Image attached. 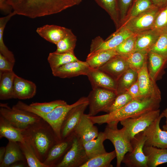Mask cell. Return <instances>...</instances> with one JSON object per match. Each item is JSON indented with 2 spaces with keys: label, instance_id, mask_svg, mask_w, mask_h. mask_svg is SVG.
<instances>
[{
  "label": "cell",
  "instance_id": "cell-1",
  "mask_svg": "<svg viewBox=\"0 0 167 167\" xmlns=\"http://www.w3.org/2000/svg\"><path fill=\"white\" fill-rule=\"evenodd\" d=\"M21 131L24 141L42 163L51 148L60 141L51 126L42 118Z\"/></svg>",
  "mask_w": 167,
  "mask_h": 167
},
{
  "label": "cell",
  "instance_id": "cell-2",
  "mask_svg": "<svg viewBox=\"0 0 167 167\" xmlns=\"http://www.w3.org/2000/svg\"><path fill=\"white\" fill-rule=\"evenodd\" d=\"M16 14L31 18L60 12L76 5L73 0H7Z\"/></svg>",
  "mask_w": 167,
  "mask_h": 167
},
{
  "label": "cell",
  "instance_id": "cell-3",
  "mask_svg": "<svg viewBox=\"0 0 167 167\" xmlns=\"http://www.w3.org/2000/svg\"><path fill=\"white\" fill-rule=\"evenodd\" d=\"M161 100L148 98L133 99L121 109L106 114L90 116L93 123L101 125L127 118H136L150 111L159 109Z\"/></svg>",
  "mask_w": 167,
  "mask_h": 167
},
{
  "label": "cell",
  "instance_id": "cell-4",
  "mask_svg": "<svg viewBox=\"0 0 167 167\" xmlns=\"http://www.w3.org/2000/svg\"><path fill=\"white\" fill-rule=\"evenodd\" d=\"M88 102L87 97H82L75 103L59 106L48 113L39 111L29 105L19 101L14 105L15 108L34 113L46 121L52 127L55 134L61 140L60 129L62 123L69 110L79 105Z\"/></svg>",
  "mask_w": 167,
  "mask_h": 167
},
{
  "label": "cell",
  "instance_id": "cell-5",
  "mask_svg": "<svg viewBox=\"0 0 167 167\" xmlns=\"http://www.w3.org/2000/svg\"><path fill=\"white\" fill-rule=\"evenodd\" d=\"M119 122L113 121L107 124L104 131L106 139L109 140L113 144L116 152L117 167L121 166L122 160L126 153L131 152L132 147L130 141L126 135L125 129L117 128Z\"/></svg>",
  "mask_w": 167,
  "mask_h": 167
},
{
  "label": "cell",
  "instance_id": "cell-6",
  "mask_svg": "<svg viewBox=\"0 0 167 167\" xmlns=\"http://www.w3.org/2000/svg\"><path fill=\"white\" fill-rule=\"evenodd\" d=\"M0 115L21 131L38 121L41 118L32 113L11 108L6 103H0Z\"/></svg>",
  "mask_w": 167,
  "mask_h": 167
},
{
  "label": "cell",
  "instance_id": "cell-7",
  "mask_svg": "<svg viewBox=\"0 0 167 167\" xmlns=\"http://www.w3.org/2000/svg\"><path fill=\"white\" fill-rule=\"evenodd\" d=\"M117 95L113 91L101 88H92L87 97L90 116H95L101 112L108 113Z\"/></svg>",
  "mask_w": 167,
  "mask_h": 167
},
{
  "label": "cell",
  "instance_id": "cell-8",
  "mask_svg": "<svg viewBox=\"0 0 167 167\" xmlns=\"http://www.w3.org/2000/svg\"><path fill=\"white\" fill-rule=\"evenodd\" d=\"M160 114V110L158 109L150 111L137 118H125L119 122L131 141L136 135L143 131Z\"/></svg>",
  "mask_w": 167,
  "mask_h": 167
},
{
  "label": "cell",
  "instance_id": "cell-9",
  "mask_svg": "<svg viewBox=\"0 0 167 167\" xmlns=\"http://www.w3.org/2000/svg\"><path fill=\"white\" fill-rule=\"evenodd\" d=\"M146 139L143 131L136 135L130 141L132 150L126 154L122 163L128 167H148L147 157L143 151Z\"/></svg>",
  "mask_w": 167,
  "mask_h": 167
},
{
  "label": "cell",
  "instance_id": "cell-10",
  "mask_svg": "<svg viewBox=\"0 0 167 167\" xmlns=\"http://www.w3.org/2000/svg\"><path fill=\"white\" fill-rule=\"evenodd\" d=\"M133 34L124 27L121 26L105 40L100 36H97L91 41L89 54H92L105 50L115 49Z\"/></svg>",
  "mask_w": 167,
  "mask_h": 167
},
{
  "label": "cell",
  "instance_id": "cell-11",
  "mask_svg": "<svg viewBox=\"0 0 167 167\" xmlns=\"http://www.w3.org/2000/svg\"><path fill=\"white\" fill-rule=\"evenodd\" d=\"M88 160L83 142L74 133L71 146L56 167H81Z\"/></svg>",
  "mask_w": 167,
  "mask_h": 167
},
{
  "label": "cell",
  "instance_id": "cell-12",
  "mask_svg": "<svg viewBox=\"0 0 167 167\" xmlns=\"http://www.w3.org/2000/svg\"><path fill=\"white\" fill-rule=\"evenodd\" d=\"M160 9L154 5L129 19L121 26L124 27L133 34H135L151 29Z\"/></svg>",
  "mask_w": 167,
  "mask_h": 167
},
{
  "label": "cell",
  "instance_id": "cell-13",
  "mask_svg": "<svg viewBox=\"0 0 167 167\" xmlns=\"http://www.w3.org/2000/svg\"><path fill=\"white\" fill-rule=\"evenodd\" d=\"M163 117L162 114L143 131L146 136L144 146L167 149V131L162 130L160 123Z\"/></svg>",
  "mask_w": 167,
  "mask_h": 167
},
{
  "label": "cell",
  "instance_id": "cell-14",
  "mask_svg": "<svg viewBox=\"0 0 167 167\" xmlns=\"http://www.w3.org/2000/svg\"><path fill=\"white\" fill-rule=\"evenodd\" d=\"M147 63L138 72L137 80L139 88V99L151 98L161 100V91L156 82L151 79L149 75Z\"/></svg>",
  "mask_w": 167,
  "mask_h": 167
},
{
  "label": "cell",
  "instance_id": "cell-15",
  "mask_svg": "<svg viewBox=\"0 0 167 167\" xmlns=\"http://www.w3.org/2000/svg\"><path fill=\"white\" fill-rule=\"evenodd\" d=\"M88 102L77 105L70 109L66 116L60 129L61 140L73 134L79 123Z\"/></svg>",
  "mask_w": 167,
  "mask_h": 167
},
{
  "label": "cell",
  "instance_id": "cell-16",
  "mask_svg": "<svg viewBox=\"0 0 167 167\" xmlns=\"http://www.w3.org/2000/svg\"><path fill=\"white\" fill-rule=\"evenodd\" d=\"M74 135V132L55 144L49 151L43 163L47 167H56L71 146Z\"/></svg>",
  "mask_w": 167,
  "mask_h": 167
},
{
  "label": "cell",
  "instance_id": "cell-17",
  "mask_svg": "<svg viewBox=\"0 0 167 167\" xmlns=\"http://www.w3.org/2000/svg\"><path fill=\"white\" fill-rule=\"evenodd\" d=\"M89 67L85 61L71 62L52 70L53 75L61 78H71L80 75H87Z\"/></svg>",
  "mask_w": 167,
  "mask_h": 167
},
{
  "label": "cell",
  "instance_id": "cell-18",
  "mask_svg": "<svg viewBox=\"0 0 167 167\" xmlns=\"http://www.w3.org/2000/svg\"><path fill=\"white\" fill-rule=\"evenodd\" d=\"M86 76L91 84L92 88H101L116 92V81L99 69L90 68Z\"/></svg>",
  "mask_w": 167,
  "mask_h": 167
},
{
  "label": "cell",
  "instance_id": "cell-19",
  "mask_svg": "<svg viewBox=\"0 0 167 167\" xmlns=\"http://www.w3.org/2000/svg\"><path fill=\"white\" fill-rule=\"evenodd\" d=\"M72 32L71 29L54 25H45L36 30L41 36L56 45Z\"/></svg>",
  "mask_w": 167,
  "mask_h": 167
},
{
  "label": "cell",
  "instance_id": "cell-20",
  "mask_svg": "<svg viewBox=\"0 0 167 167\" xmlns=\"http://www.w3.org/2000/svg\"><path fill=\"white\" fill-rule=\"evenodd\" d=\"M129 68L125 58L118 55L98 69L117 81Z\"/></svg>",
  "mask_w": 167,
  "mask_h": 167
},
{
  "label": "cell",
  "instance_id": "cell-21",
  "mask_svg": "<svg viewBox=\"0 0 167 167\" xmlns=\"http://www.w3.org/2000/svg\"><path fill=\"white\" fill-rule=\"evenodd\" d=\"M36 92V86L34 83L16 75L14 81V99H31L35 96Z\"/></svg>",
  "mask_w": 167,
  "mask_h": 167
},
{
  "label": "cell",
  "instance_id": "cell-22",
  "mask_svg": "<svg viewBox=\"0 0 167 167\" xmlns=\"http://www.w3.org/2000/svg\"><path fill=\"white\" fill-rule=\"evenodd\" d=\"M89 116L88 114H84L74 132L83 143L95 139L99 133L97 127L94 125Z\"/></svg>",
  "mask_w": 167,
  "mask_h": 167
},
{
  "label": "cell",
  "instance_id": "cell-23",
  "mask_svg": "<svg viewBox=\"0 0 167 167\" xmlns=\"http://www.w3.org/2000/svg\"><path fill=\"white\" fill-rule=\"evenodd\" d=\"M148 63L149 76L153 80L156 82L161 77L165 67L167 58L149 51L148 53Z\"/></svg>",
  "mask_w": 167,
  "mask_h": 167
},
{
  "label": "cell",
  "instance_id": "cell-24",
  "mask_svg": "<svg viewBox=\"0 0 167 167\" xmlns=\"http://www.w3.org/2000/svg\"><path fill=\"white\" fill-rule=\"evenodd\" d=\"M20 161H27L18 142L9 140L6 147L4 159L0 167H9L13 163Z\"/></svg>",
  "mask_w": 167,
  "mask_h": 167
},
{
  "label": "cell",
  "instance_id": "cell-25",
  "mask_svg": "<svg viewBox=\"0 0 167 167\" xmlns=\"http://www.w3.org/2000/svg\"><path fill=\"white\" fill-rule=\"evenodd\" d=\"M16 74L13 71H0V99L14 98V85Z\"/></svg>",
  "mask_w": 167,
  "mask_h": 167
},
{
  "label": "cell",
  "instance_id": "cell-26",
  "mask_svg": "<svg viewBox=\"0 0 167 167\" xmlns=\"http://www.w3.org/2000/svg\"><path fill=\"white\" fill-rule=\"evenodd\" d=\"M143 151L147 157L148 167H156L167 163V149L144 146Z\"/></svg>",
  "mask_w": 167,
  "mask_h": 167
},
{
  "label": "cell",
  "instance_id": "cell-27",
  "mask_svg": "<svg viewBox=\"0 0 167 167\" xmlns=\"http://www.w3.org/2000/svg\"><path fill=\"white\" fill-rule=\"evenodd\" d=\"M160 36L158 32L152 29L137 34L136 51L148 52Z\"/></svg>",
  "mask_w": 167,
  "mask_h": 167
},
{
  "label": "cell",
  "instance_id": "cell-28",
  "mask_svg": "<svg viewBox=\"0 0 167 167\" xmlns=\"http://www.w3.org/2000/svg\"><path fill=\"white\" fill-rule=\"evenodd\" d=\"M106 139H107L104 132H100L95 139L83 143L89 159L107 152L103 144Z\"/></svg>",
  "mask_w": 167,
  "mask_h": 167
},
{
  "label": "cell",
  "instance_id": "cell-29",
  "mask_svg": "<svg viewBox=\"0 0 167 167\" xmlns=\"http://www.w3.org/2000/svg\"><path fill=\"white\" fill-rule=\"evenodd\" d=\"M118 55L115 49L105 50L94 54H88L86 61L90 68L98 69Z\"/></svg>",
  "mask_w": 167,
  "mask_h": 167
},
{
  "label": "cell",
  "instance_id": "cell-30",
  "mask_svg": "<svg viewBox=\"0 0 167 167\" xmlns=\"http://www.w3.org/2000/svg\"><path fill=\"white\" fill-rule=\"evenodd\" d=\"M6 138L8 140L23 142L25 141L21 131L10 124L0 115V138Z\"/></svg>",
  "mask_w": 167,
  "mask_h": 167
},
{
  "label": "cell",
  "instance_id": "cell-31",
  "mask_svg": "<svg viewBox=\"0 0 167 167\" xmlns=\"http://www.w3.org/2000/svg\"><path fill=\"white\" fill-rule=\"evenodd\" d=\"M138 73L129 68L116 81L117 95L127 92L129 88L137 80Z\"/></svg>",
  "mask_w": 167,
  "mask_h": 167
},
{
  "label": "cell",
  "instance_id": "cell-32",
  "mask_svg": "<svg viewBox=\"0 0 167 167\" xmlns=\"http://www.w3.org/2000/svg\"><path fill=\"white\" fill-rule=\"evenodd\" d=\"M97 4L109 15L116 30L121 26L120 16L117 0H95Z\"/></svg>",
  "mask_w": 167,
  "mask_h": 167
},
{
  "label": "cell",
  "instance_id": "cell-33",
  "mask_svg": "<svg viewBox=\"0 0 167 167\" xmlns=\"http://www.w3.org/2000/svg\"><path fill=\"white\" fill-rule=\"evenodd\" d=\"M47 60L51 70L67 63L79 60L75 56L74 53H58L55 52L50 53Z\"/></svg>",
  "mask_w": 167,
  "mask_h": 167
},
{
  "label": "cell",
  "instance_id": "cell-34",
  "mask_svg": "<svg viewBox=\"0 0 167 167\" xmlns=\"http://www.w3.org/2000/svg\"><path fill=\"white\" fill-rule=\"evenodd\" d=\"M116 157L115 150L107 152L89 159L81 167H113L111 162Z\"/></svg>",
  "mask_w": 167,
  "mask_h": 167
},
{
  "label": "cell",
  "instance_id": "cell-35",
  "mask_svg": "<svg viewBox=\"0 0 167 167\" xmlns=\"http://www.w3.org/2000/svg\"><path fill=\"white\" fill-rule=\"evenodd\" d=\"M148 52L136 51L125 57L129 68L138 72L148 62Z\"/></svg>",
  "mask_w": 167,
  "mask_h": 167
},
{
  "label": "cell",
  "instance_id": "cell-36",
  "mask_svg": "<svg viewBox=\"0 0 167 167\" xmlns=\"http://www.w3.org/2000/svg\"><path fill=\"white\" fill-rule=\"evenodd\" d=\"M16 15L15 12L13 11L6 16L0 18V53L13 62H15L14 55L5 44L3 37L4 30L6 24L12 16Z\"/></svg>",
  "mask_w": 167,
  "mask_h": 167
},
{
  "label": "cell",
  "instance_id": "cell-37",
  "mask_svg": "<svg viewBox=\"0 0 167 167\" xmlns=\"http://www.w3.org/2000/svg\"><path fill=\"white\" fill-rule=\"evenodd\" d=\"M154 6L152 0H133L126 16L122 25L129 19Z\"/></svg>",
  "mask_w": 167,
  "mask_h": 167
},
{
  "label": "cell",
  "instance_id": "cell-38",
  "mask_svg": "<svg viewBox=\"0 0 167 167\" xmlns=\"http://www.w3.org/2000/svg\"><path fill=\"white\" fill-rule=\"evenodd\" d=\"M29 167H47L41 162L31 147L25 141L18 142Z\"/></svg>",
  "mask_w": 167,
  "mask_h": 167
},
{
  "label": "cell",
  "instance_id": "cell-39",
  "mask_svg": "<svg viewBox=\"0 0 167 167\" xmlns=\"http://www.w3.org/2000/svg\"><path fill=\"white\" fill-rule=\"evenodd\" d=\"M137 35L133 34L115 49L118 55L125 57L136 51Z\"/></svg>",
  "mask_w": 167,
  "mask_h": 167
},
{
  "label": "cell",
  "instance_id": "cell-40",
  "mask_svg": "<svg viewBox=\"0 0 167 167\" xmlns=\"http://www.w3.org/2000/svg\"><path fill=\"white\" fill-rule=\"evenodd\" d=\"M76 41V36L72 32L56 45L57 49L55 52L58 53H74Z\"/></svg>",
  "mask_w": 167,
  "mask_h": 167
},
{
  "label": "cell",
  "instance_id": "cell-41",
  "mask_svg": "<svg viewBox=\"0 0 167 167\" xmlns=\"http://www.w3.org/2000/svg\"><path fill=\"white\" fill-rule=\"evenodd\" d=\"M152 29L161 35L167 32V5L160 8Z\"/></svg>",
  "mask_w": 167,
  "mask_h": 167
},
{
  "label": "cell",
  "instance_id": "cell-42",
  "mask_svg": "<svg viewBox=\"0 0 167 167\" xmlns=\"http://www.w3.org/2000/svg\"><path fill=\"white\" fill-rule=\"evenodd\" d=\"M67 104V102L64 100H58L49 102L32 103L29 105L39 111L48 113L52 111L59 106Z\"/></svg>",
  "mask_w": 167,
  "mask_h": 167
},
{
  "label": "cell",
  "instance_id": "cell-43",
  "mask_svg": "<svg viewBox=\"0 0 167 167\" xmlns=\"http://www.w3.org/2000/svg\"><path fill=\"white\" fill-rule=\"evenodd\" d=\"M133 99L132 96L127 91L117 95L109 109L107 113L121 109L127 105Z\"/></svg>",
  "mask_w": 167,
  "mask_h": 167
},
{
  "label": "cell",
  "instance_id": "cell-44",
  "mask_svg": "<svg viewBox=\"0 0 167 167\" xmlns=\"http://www.w3.org/2000/svg\"><path fill=\"white\" fill-rule=\"evenodd\" d=\"M149 51L167 58V32L159 36Z\"/></svg>",
  "mask_w": 167,
  "mask_h": 167
},
{
  "label": "cell",
  "instance_id": "cell-45",
  "mask_svg": "<svg viewBox=\"0 0 167 167\" xmlns=\"http://www.w3.org/2000/svg\"><path fill=\"white\" fill-rule=\"evenodd\" d=\"M132 1L133 0H117L121 26L125 19Z\"/></svg>",
  "mask_w": 167,
  "mask_h": 167
},
{
  "label": "cell",
  "instance_id": "cell-46",
  "mask_svg": "<svg viewBox=\"0 0 167 167\" xmlns=\"http://www.w3.org/2000/svg\"><path fill=\"white\" fill-rule=\"evenodd\" d=\"M14 64L0 53V71H13Z\"/></svg>",
  "mask_w": 167,
  "mask_h": 167
},
{
  "label": "cell",
  "instance_id": "cell-47",
  "mask_svg": "<svg viewBox=\"0 0 167 167\" xmlns=\"http://www.w3.org/2000/svg\"><path fill=\"white\" fill-rule=\"evenodd\" d=\"M127 91L133 99H139V88L138 80L131 86Z\"/></svg>",
  "mask_w": 167,
  "mask_h": 167
},
{
  "label": "cell",
  "instance_id": "cell-48",
  "mask_svg": "<svg viewBox=\"0 0 167 167\" xmlns=\"http://www.w3.org/2000/svg\"><path fill=\"white\" fill-rule=\"evenodd\" d=\"M0 9L4 14L8 15L12 12L13 8L7 3V0H0Z\"/></svg>",
  "mask_w": 167,
  "mask_h": 167
},
{
  "label": "cell",
  "instance_id": "cell-49",
  "mask_svg": "<svg viewBox=\"0 0 167 167\" xmlns=\"http://www.w3.org/2000/svg\"><path fill=\"white\" fill-rule=\"evenodd\" d=\"M153 5L159 8L167 5V0H152Z\"/></svg>",
  "mask_w": 167,
  "mask_h": 167
},
{
  "label": "cell",
  "instance_id": "cell-50",
  "mask_svg": "<svg viewBox=\"0 0 167 167\" xmlns=\"http://www.w3.org/2000/svg\"><path fill=\"white\" fill-rule=\"evenodd\" d=\"M28 167L27 161H20L16 162L11 165L9 167Z\"/></svg>",
  "mask_w": 167,
  "mask_h": 167
},
{
  "label": "cell",
  "instance_id": "cell-51",
  "mask_svg": "<svg viewBox=\"0 0 167 167\" xmlns=\"http://www.w3.org/2000/svg\"><path fill=\"white\" fill-rule=\"evenodd\" d=\"M6 152V147H1L0 148V164L3 161Z\"/></svg>",
  "mask_w": 167,
  "mask_h": 167
},
{
  "label": "cell",
  "instance_id": "cell-52",
  "mask_svg": "<svg viewBox=\"0 0 167 167\" xmlns=\"http://www.w3.org/2000/svg\"><path fill=\"white\" fill-rule=\"evenodd\" d=\"M163 117H165L166 119L165 124L163 126V130L167 131V108L165 109L161 113Z\"/></svg>",
  "mask_w": 167,
  "mask_h": 167
},
{
  "label": "cell",
  "instance_id": "cell-53",
  "mask_svg": "<svg viewBox=\"0 0 167 167\" xmlns=\"http://www.w3.org/2000/svg\"><path fill=\"white\" fill-rule=\"evenodd\" d=\"M76 3V5H79L82 2V0H73Z\"/></svg>",
  "mask_w": 167,
  "mask_h": 167
}]
</instances>
